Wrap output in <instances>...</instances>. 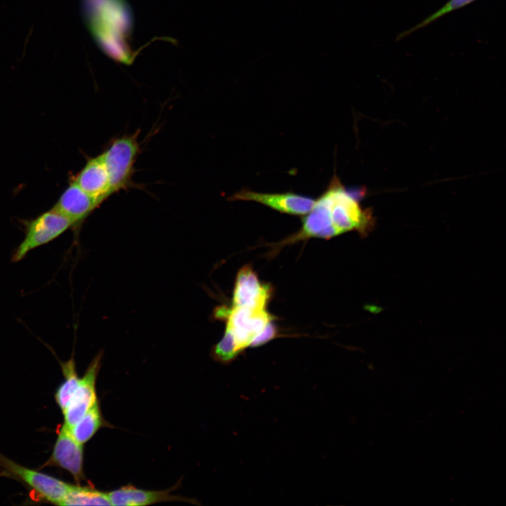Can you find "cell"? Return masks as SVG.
Segmentation results:
<instances>
[{"instance_id": "12", "label": "cell", "mask_w": 506, "mask_h": 506, "mask_svg": "<svg viewBox=\"0 0 506 506\" xmlns=\"http://www.w3.org/2000/svg\"><path fill=\"white\" fill-rule=\"evenodd\" d=\"M100 206L98 201L84 192L74 181L63 191L53 207L78 226Z\"/></svg>"}, {"instance_id": "4", "label": "cell", "mask_w": 506, "mask_h": 506, "mask_svg": "<svg viewBox=\"0 0 506 506\" xmlns=\"http://www.w3.org/2000/svg\"><path fill=\"white\" fill-rule=\"evenodd\" d=\"M0 467L26 484L41 499L60 505L69 484L52 476L22 466L0 453Z\"/></svg>"}, {"instance_id": "9", "label": "cell", "mask_w": 506, "mask_h": 506, "mask_svg": "<svg viewBox=\"0 0 506 506\" xmlns=\"http://www.w3.org/2000/svg\"><path fill=\"white\" fill-rule=\"evenodd\" d=\"M102 354L98 353L92 360L70 403L62 411L64 424L71 428L97 401L96 382L100 368Z\"/></svg>"}, {"instance_id": "10", "label": "cell", "mask_w": 506, "mask_h": 506, "mask_svg": "<svg viewBox=\"0 0 506 506\" xmlns=\"http://www.w3.org/2000/svg\"><path fill=\"white\" fill-rule=\"evenodd\" d=\"M271 293L270 286L262 284L252 268L249 266H245L237 274L233 306L266 309Z\"/></svg>"}, {"instance_id": "3", "label": "cell", "mask_w": 506, "mask_h": 506, "mask_svg": "<svg viewBox=\"0 0 506 506\" xmlns=\"http://www.w3.org/2000/svg\"><path fill=\"white\" fill-rule=\"evenodd\" d=\"M74 223L54 208L24 221L25 236L11 256L12 262L22 260L33 249L52 242Z\"/></svg>"}, {"instance_id": "11", "label": "cell", "mask_w": 506, "mask_h": 506, "mask_svg": "<svg viewBox=\"0 0 506 506\" xmlns=\"http://www.w3.org/2000/svg\"><path fill=\"white\" fill-rule=\"evenodd\" d=\"M73 181L100 205L111 196L110 176L101 154L89 158Z\"/></svg>"}, {"instance_id": "2", "label": "cell", "mask_w": 506, "mask_h": 506, "mask_svg": "<svg viewBox=\"0 0 506 506\" xmlns=\"http://www.w3.org/2000/svg\"><path fill=\"white\" fill-rule=\"evenodd\" d=\"M140 153L137 134L114 139L101 153L110 182V195L126 190L133 185L134 166Z\"/></svg>"}, {"instance_id": "7", "label": "cell", "mask_w": 506, "mask_h": 506, "mask_svg": "<svg viewBox=\"0 0 506 506\" xmlns=\"http://www.w3.org/2000/svg\"><path fill=\"white\" fill-rule=\"evenodd\" d=\"M231 201H252L279 212L291 215H305L313 207L315 200L292 192L266 193L243 188L228 198Z\"/></svg>"}, {"instance_id": "5", "label": "cell", "mask_w": 506, "mask_h": 506, "mask_svg": "<svg viewBox=\"0 0 506 506\" xmlns=\"http://www.w3.org/2000/svg\"><path fill=\"white\" fill-rule=\"evenodd\" d=\"M226 315V328L232 332L240 353L273 318L265 309L242 306H232Z\"/></svg>"}, {"instance_id": "15", "label": "cell", "mask_w": 506, "mask_h": 506, "mask_svg": "<svg viewBox=\"0 0 506 506\" xmlns=\"http://www.w3.org/2000/svg\"><path fill=\"white\" fill-rule=\"evenodd\" d=\"M60 505H111L108 493L91 486L69 484Z\"/></svg>"}, {"instance_id": "18", "label": "cell", "mask_w": 506, "mask_h": 506, "mask_svg": "<svg viewBox=\"0 0 506 506\" xmlns=\"http://www.w3.org/2000/svg\"><path fill=\"white\" fill-rule=\"evenodd\" d=\"M239 354L232 332L226 328L223 337L213 349L214 359L223 363H228Z\"/></svg>"}, {"instance_id": "14", "label": "cell", "mask_w": 506, "mask_h": 506, "mask_svg": "<svg viewBox=\"0 0 506 506\" xmlns=\"http://www.w3.org/2000/svg\"><path fill=\"white\" fill-rule=\"evenodd\" d=\"M106 426H108V423L103 417L99 403L97 401L70 429L74 439L79 443L84 445L89 441L100 428Z\"/></svg>"}, {"instance_id": "8", "label": "cell", "mask_w": 506, "mask_h": 506, "mask_svg": "<svg viewBox=\"0 0 506 506\" xmlns=\"http://www.w3.org/2000/svg\"><path fill=\"white\" fill-rule=\"evenodd\" d=\"M306 214L299 231L283 241V244H292L312 238L329 239L340 234L332 225L330 200L325 190L315 200Z\"/></svg>"}, {"instance_id": "1", "label": "cell", "mask_w": 506, "mask_h": 506, "mask_svg": "<svg viewBox=\"0 0 506 506\" xmlns=\"http://www.w3.org/2000/svg\"><path fill=\"white\" fill-rule=\"evenodd\" d=\"M328 195L332 225L340 234L358 231L365 233L372 225L370 209L361 208L356 197L351 195L334 174L325 190Z\"/></svg>"}, {"instance_id": "19", "label": "cell", "mask_w": 506, "mask_h": 506, "mask_svg": "<svg viewBox=\"0 0 506 506\" xmlns=\"http://www.w3.org/2000/svg\"><path fill=\"white\" fill-rule=\"evenodd\" d=\"M277 330L272 321L266 324L264 329L253 339L249 346L263 345L276 337Z\"/></svg>"}, {"instance_id": "13", "label": "cell", "mask_w": 506, "mask_h": 506, "mask_svg": "<svg viewBox=\"0 0 506 506\" xmlns=\"http://www.w3.org/2000/svg\"><path fill=\"white\" fill-rule=\"evenodd\" d=\"M171 490L172 488L164 491H148L129 485L107 493L111 505L116 506H142L161 502L186 500L172 495L170 493Z\"/></svg>"}, {"instance_id": "17", "label": "cell", "mask_w": 506, "mask_h": 506, "mask_svg": "<svg viewBox=\"0 0 506 506\" xmlns=\"http://www.w3.org/2000/svg\"><path fill=\"white\" fill-rule=\"evenodd\" d=\"M475 0H449L440 9H439L435 13H434L431 15L426 18L424 20H423L422 22H419L415 26L398 34L397 37H396V40L398 41V40L402 39L403 38L412 34L413 32H415L416 30L428 25L429 24L432 23V22H434L436 19L442 17L443 15H446V13H448L454 10L462 8L465 6H467V4L472 3Z\"/></svg>"}, {"instance_id": "6", "label": "cell", "mask_w": 506, "mask_h": 506, "mask_svg": "<svg viewBox=\"0 0 506 506\" xmlns=\"http://www.w3.org/2000/svg\"><path fill=\"white\" fill-rule=\"evenodd\" d=\"M83 445L77 442L70 429L63 424L57 434L50 458L42 465L57 467L70 472L79 484L85 479L83 469Z\"/></svg>"}, {"instance_id": "16", "label": "cell", "mask_w": 506, "mask_h": 506, "mask_svg": "<svg viewBox=\"0 0 506 506\" xmlns=\"http://www.w3.org/2000/svg\"><path fill=\"white\" fill-rule=\"evenodd\" d=\"M60 366L64 380L55 393V401L61 411H63L68 405L75 392L79 384L80 378L77 374L75 362L73 358L65 362H60Z\"/></svg>"}]
</instances>
